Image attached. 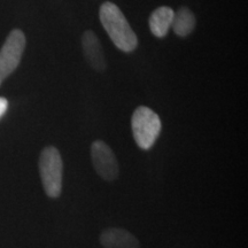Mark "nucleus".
I'll list each match as a JSON object with an SVG mask.
<instances>
[{
    "mask_svg": "<svg viewBox=\"0 0 248 248\" xmlns=\"http://www.w3.org/2000/svg\"><path fill=\"white\" fill-rule=\"evenodd\" d=\"M99 18L117 48L125 53H130L137 48V36L119 6L110 1L104 2L99 9Z\"/></svg>",
    "mask_w": 248,
    "mask_h": 248,
    "instance_id": "1",
    "label": "nucleus"
},
{
    "mask_svg": "<svg viewBox=\"0 0 248 248\" xmlns=\"http://www.w3.org/2000/svg\"><path fill=\"white\" fill-rule=\"evenodd\" d=\"M132 135L139 148L148 151L159 137L162 123L159 115L151 108L140 106L133 111L131 117Z\"/></svg>",
    "mask_w": 248,
    "mask_h": 248,
    "instance_id": "2",
    "label": "nucleus"
},
{
    "mask_svg": "<svg viewBox=\"0 0 248 248\" xmlns=\"http://www.w3.org/2000/svg\"><path fill=\"white\" fill-rule=\"evenodd\" d=\"M39 172L43 187L49 198L60 197L62 191L63 162L60 152L54 146H47L39 156Z\"/></svg>",
    "mask_w": 248,
    "mask_h": 248,
    "instance_id": "3",
    "label": "nucleus"
},
{
    "mask_svg": "<svg viewBox=\"0 0 248 248\" xmlns=\"http://www.w3.org/2000/svg\"><path fill=\"white\" fill-rule=\"evenodd\" d=\"M26 44L27 40L23 31L14 29L9 32L0 49V85L20 64Z\"/></svg>",
    "mask_w": 248,
    "mask_h": 248,
    "instance_id": "4",
    "label": "nucleus"
},
{
    "mask_svg": "<svg viewBox=\"0 0 248 248\" xmlns=\"http://www.w3.org/2000/svg\"><path fill=\"white\" fill-rule=\"evenodd\" d=\"M91 159L93 168L104 181L114 182L119 177L120 168L119 162L111 151L105 141L95 140L91 145Z\"/></svg>",
    "mask_w": 248,
    "mask_h": 248,
    "instance_id": "5",
    "label": "nucleus"
},
{
    "mask_svg": "<svg viewBox=\"0 0 248 248\" xmlns=\"http://www.w3.org/2000/svg\"><path fill=\"white\" fill-rule=\"evenodd\" d=\"M82 48L86 62L93 70L98 73L106 70L107 63L104 49L98 36L93 31L88 30L82 35Z\"/></svg>",
    "mask_w": 248,
    "mask_h": 248,
    "instance_id": "6",
    "label": "nucleus"
},
{
    "mask_svg": "<svg viewBox=\"0 0 248 248\" xmlns=\"http://www.w3.org/2000/svg\"><path fill=\"white\" fill-rule=\"evenodd\" d=\"M100 244L105 248H139L137 238L124 229L108 228L99 237Z\"/></svg>",
    "mask_w": 248,
    "mask_h": 248,
    "instance_id": "7",
    "label": "nucleus"
},
{
    "mask_svg": "<svg viewBox=\"0 0 248 248\" xmlns=\"http://www.w3.org/2000/svg\"><path fill=\"white\" fill-rule=\"evenodd\" d=\"M173 14H175L173 9L167 7V6H162V7L155 9L150 16L151 32L157 38L166 37L172 26Z\"/></svg>",
    "mask_w": 248,
    "mask_h": 248,
    "instance_id": "8",
    "label": "nucleus"
},
{
    "mask_svg": "<svg viewBox=\"0 0 248 248\" xmlns=\"http://www.w3.org/2000/svg\"><path fill=\"white\" fill-rule=\"evenodd\" d=\"M195 24H197V18L190 8L181 7L173 14L171 28L178 37H187L191 35Z\"/></svg>",
    "mask_w": 248,
    "mask_h": 248,
    "instance_id": "9",
    "label": "nucleus"
},
{
    "mask_svg": "<svg viewBox=\"0 0 248 248\" xmlns=\"http://www.w3.org/2000/svg\"><path fill=\"white\" fill-rule=\"evenodd\" d=\"M8 107V101L5 98H0V117L6 113Z\"/></svg>",
    "mask_w": 248,
    "mask_h": 248,
    "instance_id": "10",
    "label": "nucleus"
}]
</instances>
